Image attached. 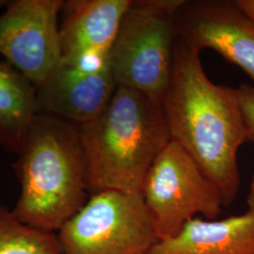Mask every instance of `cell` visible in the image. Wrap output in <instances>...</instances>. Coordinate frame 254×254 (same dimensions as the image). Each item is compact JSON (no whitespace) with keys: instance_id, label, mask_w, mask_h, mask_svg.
I'll return each instance as SVG.
<instances>
[{"instance_id":"cell-4","label":"cell","mask_w":254,"mask_h":254,"mask_svg":"<svg viewBox=\"0 0 254 254\" xmlns=\"http://www.w3.org/2000/svg\"><path fill=\"white\" fill-rule=\"evenodd\" d=\"M184 1L131 0L109 51L118 87L139 91L161 106L173 73L174 19Z\"/></svg>"},{"instance_id":"cell-9","label":"cell","mask_w":254,"mask_h":254,"mask_svg":"<svg viewBox=\"0 0 254 254\" xmlns=\"http://www.w3.org/2000/svg\"><path fill=\"white\" fill-rule=\"evenodd\" d=\"M174 22L186 44L218 52L254 81V24L234 1H184Z\"/></svg>"},{"instance_id":"cell-10","label":"cell","mask_w":254,"mask_h":254,"mask_svg":"<svg viewBox=\"0 0 254 254\" xmlns=\"http://www.w3.org/2000/svg\"><path fill=\"white\" fill-rule=\"evenodd\" d=\"M131 0L64 1L60 25L61 60L109 54Z\"/></svg>"},{"instance_id":"cell-16","label":"cell","mask_w":254,"mask_h":254,"mask_svg":"<svg viewBox=\"0 0 254 254\" xmlns=\"http://www.w3.org/2000/svg\"><path fill=\"white\" fill-rule=\"evenodd\" d=\"M251 141H253L254 144V136L250 138ZM247 202H248V206H249V210L250 211H254V176L251 188H250V191H249V195H248V199H247Z\"/></svg>"},{"instance_id":"cell-6","label":"cell","mask_w":254,"mask_h":254,"mask_svg":"<svg viewBox=\"0 0 254 254\" xmlns=\"http://www.w3.org/2000/svg\"><path fill=\"white\" fill-rule=\"evenodd\" d=\"M141 194L158 241L178 234L196 216L217 219L224 205L215 184L172 139L149 169Z\"/></svg>"},{"instance_id":"cell-3","label":"cell","mask_w":254,"mask_h":254,"mask_svg":"<svg viewBox=\"0 0 254 254\" xmlns=\"http://www.w3.org/2000/svg\"><path fill=\"white\" fill-rule=\"evenodd\" d=\"M89 193H141L146 174L171 136L161 106L117 87L96 118L79 125Z\"/></svg>"},{"instance_id":"cell-15","label":"cell","mask_w":254,"mask_h":254,"mask_svg":"<svg viewBox=\"0 0 254 254\" xmlns=\"http://www.w3.org/2000/svg\"><path fill=\"white\" fill-rule=\"evenodd\" d=\"M234 3L254 24V0H236Z\"/></svg>"},{"instance_id":"cell-14","label":"cell","mask_w":254,"mask_h":254,"mask_svg":"<svg viewBox=\"0 0 254 254\" xmlns=\"http://www.w3.org/2000/svg\"><path fill=\"white\" fill-rule=\"evenodd\" d=\"M236 93L250 139L254 136V88L241 84L236 89Z\"/></svg>"},{"instance_id":"cell-1","label":"cell","mask_w":254,"mask_h":254,"mask_svg":"<svg viewBox=\"0 0 254 254\" xmlns=\"http://www.w3.org/2000/svg\"><path fill=\"white\" fill-rule=\"evenodd\" d=\"M161 108L171 139L215 184L224 205L231 204L240 185L238 149L249 139L236 89L211 81L202 68L200 51L178 36Z\"/></svg>"},{"instance_id":"cell-13","label":"cell","mask_w":254,"mask_h":254,"mask_svg":"<svg viewBox=\"0 0 254 254\" xmlns=\"http://www.w3.org/2000/svg\"><path fill=\"white\" fill-rule=\"evenodd\" d=\"M0 254H63L58 235L21 221L0 206Z\"/></svg>"},{"instance_id":"cell-8","label":"cell","mask_w":254,"mask_h":254,"mask_svg":"<svg viewBox=\"0 0 254 254\" xmlns=\"http://www.w3.org/2000/svg\"><path fill=\"white\" fill-rule=\"evenodd\" d=\"M117 87L109 55H88L74 62L60 60L36 88L37 112L79 126L100 114Z\"/></svg>"},{"instance_id":"cell-12","label":"cell","mask_w":254,"mask_h":254,"mask_svg":"<svg viewBox=\"0 0 254 254\" xmlns=\"http://www.w3.org/2000/svg\"><path fill=\"white\" fill-rule=\"evenodd\" d=\"M37 114L35 86L10 64L0 62V145L18 154Z\"/></svg>"},{"instance_id":"cell-11","label":"cell","mask_w":254,"mask_h":254,"mask_svg":"<svg viewBox=\"0 0 254 254\" xmlns=\"http://www.w3.org/2000/svg\"><path fill=\"white\" fill-rule=\"evenodd\" d=\"M148 254H254V212L219 220L191 218Z\"/></svg>"},{"instance_id":"cell-5","label":"cell","mask_w":254,"mask_h":254,"mask_svg":"<svg viewBox=\"0 0 254 254\" xmlns=\"http://www.w3.org/2000/svg\"><path fill=\"white\" fill-rule=\"evenodd\" d=\"M63 254H148L158 238L141 193L92 194L58 234Z\"/></svg>"},{"instance_id":"cell-2","label":"cell","mask_w":254,"mask_h":254,"mask_svg":"<svg viewBox=\"0 0 254 254\" xmlns=\"http://www.w3.org/2000/svg\"><path fill=\"white\" fill-rule=\"evenodd\" d=\"M18 154L14 215L32 227L59 232L89 200L79 126L38 113Z\"/></svg>"},{"instance_id":"cell-7","label":"cell","mask_w":254,"mask_h":254,"mask_svg":"<svg viewBox=\"0 0 254 254\" xmlns=\"http://www.w3.org/2000/svg\"><path fill=\"white\" fill-rule=\"evenodd\" d=\"M62 0H17L0 16V57L37 88L61 60Z\"/></svg>"}]
</instances>
